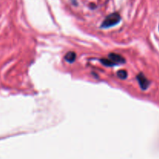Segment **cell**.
<instances>
[{
    "label": "cell",
    "mask_w": 159,
    "mask_h": 159,
    "mask_svg": "<svg viewBox=\"0 0 159 159\" xmlns=\"http://www.w3.org/2000/svg\"><path fill=\"white\" fill-rule=\"evenodd\" d=\"M120 20V15L118 12H113V13L110 14V15L106 17V19L103 20L102 23V27H111V26H113L117 24V23H119Z\"/></svg>",
    "instance_id": "cell-1"
},
{
    "label": "cell",
    "mask_w": 159,
    "mask_h": 159,
    "mask_svg": "<svg viewBox=\"0 0 159 159\" xmlns=\"http://www.w3.org/2000/svg\"><path fill=\"white\" fill-rule=\"evenodd\" d=\"M137 79H138V82L139 83L140 86L142 89L143 90H146L148 88L149 85H150V82H149L148 79L145 77L143 73H140L137 75Z\"/></svg>",
    "instance_id": "cell-2"
},
{
    "label": "cell",
    "mask_w": 159,
    "mask_h": 159,
    "mask_svg": "<svg viewBox=\"0 0 159 159\" xmlns=\"http://www.w3.org/2000/svg\"><path fill=\"white\" fill-rule=\"evenodd\" d=\"M109 59L116 65H120V64H123L125 62V59L122 56L118 54H114V53H111L109 54Z\"/></svg>",
    "instance_id": "cell-3"
},
{
    "label": "cell",
    "mask_w": 159,
    "mask_h": 159,
    "mask_svg": "<svg viewBox=\"0 0 159 159\" xmlns=\"http://www.w3.org/2000/svg\"><path fill=\"white\" fill-rule=\"evenodd\" d=\"M65 59L68 63H73L76 59V54L73 51L68 52L65 56Z\"/></svg>",
    "instance_id": "cell-4"
},
{
    "label": "cell",
    "mask_w": 159,
    "mask_h": 159,
    "mask_svg": "<svg viewBox=\"0 0 159 159\" xmlns=\"http://www.w3.org/2000/svg\"><path fill=\"white\" fill-rule=\"evenodd\" d=\"M100 61L102 62V64H103L104 65L108 67H113V66H115V65H116V64L113 63V62L111 60H110V59H101Z\"/></svg>",
    "instance_id": "cell-5"
},
{
    "label": "cell",
    "mask_w": 159,
    "mask_h": 159,
    "mask_svg": "<svg viewBox=\"0 0 159 159\" xmlns=\"http://www.w3.org/2000/svg\"><path fill=\"white\" fill-rule=\"evenodd\" d=\"M116 75L120 79H126L127 77V72L125 70H120L117 71Z\"/></svg>",
    "instance_id": "cell-6"
}]
</instances>
